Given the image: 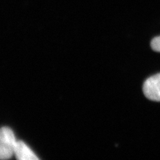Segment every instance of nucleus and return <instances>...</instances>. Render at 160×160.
I'll return each mask as SVG.
<instances>
[{
  "instance_id": "2",
  "label": "nucleus",
  "mask_w": 160,
  "mask_h": 160,
  "mask_svg": "<svg viewBox=\"0 0 160 160\" xmlns=\"http://www.w3.org/2000/svg\"><path fill=\"white\" fill-rule=\"evenodd\" d=\"M143 92L148 99L160 102V73L149 78L143 83Z\"/></svg>"
},
{
  "instance_id": "4",
  "label": "nucleus",
  "mask_w": 160,
  "mask_h": 160,
  "mask_svg": "<svg viewBox=\"0 0 160 160\" xmlns=\"http://www.w3.org/2000/svg\"><path fill=\"white\" fill-rule=\"evenodd\" d=\"M151 47L153 51L160 52V36L154 38L152 40Z\"/></svg>"
},
{
  "instance_id": "1",
  "label": "nucleus",
  "mask_w": 160,
  "mask_h": 160,
  "mask_svg": "<svg viewBox=\"0 0 160 160\" xmlns=\"http://www.w3.org/2000/svg\"><path fill=\"white\" fill-rule=\"evenodd\" d=\"M16 143L17 140L11 128H0V159H8L13 156Z\"/></svg>"
},
{
  "instance_id": "3",
  "label": "nucleus",
  "mask_w": 160,
  "mask_h": 160,
  "mask_svg": "<svg viewBox=\"0 0 160 160\" xmlns=\"http://www.w3.org/2000/svg\"><path fill=\"white\" fill-rule=\"evenodd\" d=\"M14 155L19 160H35L39 159L28 145L22 141H17Z\"/></svg>"
}]
</instances>
